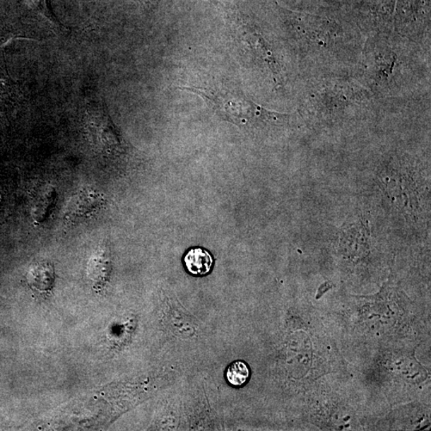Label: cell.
<instances>
[{
  "instance_id": "obj_1",
  "label": "cell",
  "mask_w": 431,
  "mask_h": 431,
  "mask_svg": "<svg viewBox=\"0 0 431 431\" xmlns=\"http://www.w3.org/2000/svg\"><path fill=\"white\" fill-rule=\"evenodd\" d=\"M184 90L193 92L204 98L211 105L216 112L234 122L249 123L251 122H285L289 117L269 112L249 100L241 92L221 84H211L206 86H184Z\"/></svg>"
},
{
  "instance_id": "obj_2",
  "label": "cell",
  "mask_w": 431,
  "mask_h": 431,
  "mask_svg": "<svg viewBox=\"0 0 431 431\" xmlns=\"http://www.w3.org/2000/svg\"><path fill=\"white\" fill-rule=\"evenodd\" d=\"M88 129L95 143L101 150H107L117 141L109 116L100 102H92L88 106Z\"/></svg>"
},
{
  "instance_id": "obj_3",
  "label": "cell",
  "mask_w": 431,
  "mask_h": 431,
  "mask_svg": "<svg viewBox=\"0 0 431 431\" xmlns=\"http://www.w3.org/2000/svg\"><path fill=\"white\" fill-rule=\"evenodd\" d=\"M102 196L94 189H84L72 196L66 208V218L77 220L88 217L101 207Z\"/></svg>"
},
{
  "instance_id": "obj_4",
  "label": "cell",
  "mask_w": 431,
  "mask_h": 431,
  "mask_svg": "<svg viewBox=\"0 0 431 431\" xmlns=\"http://www.w3.org/2000/svg\"><path fill=\"white\" fill-rule=\"evenodd\" d=\"M184 266L193 276H206L211 272L213 259L209 252L201 248L190 249L184 257Z\"/></svg>"
},
{
  "instance_id": "obj_5",
  "label": "cell",
  "mask_w": 431,
  "mask_h": 431,
  "mask_svg": "<svg viewBox=\"0 0 431 431\" xmlns=\"http://www.w3.org/2000/svg\"><path fill=\"white\" fill-rule=\"evenodd\" d=\"M109 273V261L106 252L98 249L90 259L88 264V276L95 287L105 284Z\"/></svg>"
},
{
  "instance_id": "obj_6",
  "label": "cell",
  "mask_w": 431,
  "mask_h": 431,
  "mask_svg": "<svg viewBox=\"0 0 431 431\" xmlns=\"http://www.w3.org/2000/svg\"><path fill=\"white\" fill-rule=\"evenodd\" d=\"M30 285L40 290H47L54 281L52 268L48 264H38L30 271L28 276Z\"/></svg>"
},
{
  "instance_id": "obj_7",
  "label": "cell",
  "mask_w": 431,
  "mask_h": 431,
  "mask_svg": "<svg viewBox=\"0 0 431 431\" xmlns=\"http://www.w3.org/2000/svg\"><path fill=\"white\" fill-rule=\"evenodd\" d=\"M225 375L230 385L236 387L242 386L249 379V367L243 361L233 362L228 367Z\"/></svg>"
},
{
  "instance_id": "obj_8",
  "label": "cell",
  "mask_w": 431,
  "mask_h": 431,
  "mask_svg": "<svg viewBox=\"0 0 431 431\" xmlns=\"http://www.w3.org/2000/svg\"><path fill=\"white\" fill-rule=\"evenodd\" d=\"M28 7L34 11L37 15H40L50 23L53 27L58 30L61 29V25L57 20L49 7L48 0H26Z\"/></svg>"
}]
</instances>
